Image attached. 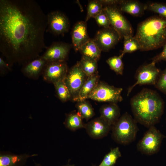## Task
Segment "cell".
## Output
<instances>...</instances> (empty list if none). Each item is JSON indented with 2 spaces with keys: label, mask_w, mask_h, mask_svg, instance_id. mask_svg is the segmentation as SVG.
I'll return each mask as SVG.
<instances>
[{
  "label": "cell",
  "mask_w": 166,
  "mask_h": 166,
  "mask_svg": "<svg viewBox=\"0 0 166 166\" xmlns=\"http://www.w3.org/2000/svg\"><path fill=\"white\" fill-rule=\"evenodd\" d=\"M156 64L152 62L143 65L137 70L136 78V81L129 87L127 95H129L134 87L139 85H155L160 73V70L156 66Z\"/></svg>",
  "instance_id": "9c48e42d"
},
{
  "label": "cell",
  "mask_w": 166,
  "mask_h": 166,
  "mask_svg": "<svg viewBox=\"0 0 166 166\" xmlns=\"http://www.w3.org/2000/svg\"><path fill=\"white\" fill-rule=\"evenodd\" d=\"M35 163V166H42L41 164L39 163H37L34 162Z\"/></svg>",
  "instance_id": "8d00e7d4"
},
{
  "label": "cell",
  "mask_w": 166,
  "mask_h": 166,
  "mask_svg": "<svg viewBox=\"0 0 166 166\" xmlns=\"http://www.w3.org/2000/svg\"><path fill=\"white\" fill-rule=\"evenodd\" d=\"M100 117L112 126L119 119L120 110L117 104L110 103L102 106L100 110Z\"/></svg>",
  "instance_id": "e0dca14e"
},
{
  "label": "cell",
  "mask_w": 166,
  "mask_h": 166,
  "mask_svg": "<svg viewBox=\"0 0 166 166\" xmlns=\"http://www.w3.org/2000/svg\"><path fill=\"white\" fill-rule=\"evenodd\" d=\"M111 129L113 140L118 143L124 145L133 141L138 130L137 122L127 112L120 117L112 126Z\"/></svg>",
  "instance_id": "277c9868"
},
{
  "label": "cell",
  "mask_w": 166,
  "mask_h": 166,
  "mask_svg": "<svg viewBox=\"0 0 166 166\" xmlns=\"http://www.w3.org/2000/svg\"><path fill=\"white\" fill-rule=\"evenodd\" d=\"M103 10L108 18L111 26L121 38L133 36V31L131 25L117 6H106Z\"/></svg>",
  "instance_id": "5b68a950"
},
{
  "label": "cell",
  "mask_w": 166,
  "mask_h": 166,
  "mask_svg": "<svg viewBox=\"0 0 166 166\" xmlns=\"http://www.w3.org/2000/svg\"><path fill=\"white\" fill-rule=\"evenodd\" d=\"M47 15L33 0H0V51L10 65L38 57L47 48Z\"/></svg>",
  "instance_id": "6da1fadb"
},
{
  "label": "cell",
  "mask_w": 166,
  "mask_h": 166,
  "mask_svg": "<svg viewBox=\"0 0 166 166\" xmlns=\"http://www.w3.org/2000/svg\"><path fill=\"white\" fill-rule=\"evenodd\" d=\"M53 84L57 95L61 101H66L71 98L69 91L64 80L58 81Z\"/></svg>",
  "instance_id": "f1b7e54d"
},
{
  "label": "cell",
  "mask_w": 166,
  "mask_h": 166,
  "mask_svg": "<svg viewBox=\"0 0 166 166\" xmlns=\"http://www.w3.org/2000/svg\"><path fill=\"white\" fill-rule=\"evenodd\" d=\"M123 0H99L100 2L103 5L105 6H117L120 5Z\"/></svg>",
  "instance_id": "836d02e7"
},
{
  "label": "cell",
  "mask_w": 166,
  "mask_h": 166,
  "mask_svg": "<svg viewBox=\"0 0 166 166\" xmlns=\"http://www.w3.org/2000/svg\"><path fill=\"white\" fill-rule=\"evenodd\" d=\"M87 77L81 69L79 61L68 71L64 81L73 100L77 97Z\"/></svg>",
  "instance_id": "ba28073f"
},
{
  "label": "cell",
  "mask_w": 166,
  "mask_h": 166,
  "mask_svg": "<svg viewBox=\"0 0 166 166\" xmlns=\"http://www.w3.org/2000/svg\"><path fill=\"white\" fill-rule=\"evenodd\" d=\"M94 18L98 25L100 27H102L103 28L111 27L108 18L103 9L101 12L96 16Z\"/></svg>",
  "instance_id": "4dcf8cb0"
},
{
  "label": "cell",
  "mask_w": 166,
  "mask_h": 166,
  "mask_svg": "<svg viewBox=\"0 0 166 166\" xmlns=\"http://www.w3.org/2000/svg\"><path fill=\"white\" fill-rule=\"evenodd\" d=\"M155 86L160 91L166 94V68L160 72Z\"/></svg>",
  "instance_id": "1f68e13d"
},
{
  "label": "cell",
  "mask_w": 166,
  "mask_h": 166,
  "mask_svg": "<svg viewBox=\"0 0 166 166\" xmlns=\"http://www.w3.org/2000/svg\"><path fill=\"white\" fill-rule=\"evenodd\" d=\"M99 78L98 74L88 77L77 97L73 101L78 102L87 99L89 95L99 82Z\"/></svg>",
  "instance_id": "ac0fdd59"
},
{
  "label": "cell",
  "mask_w": 166,
  "mask_h": 166,
  "mask_svg": "<svg viewBox=\"0 0 166 166\" xmlns=\"http://www.w3.org/2000/svg\"><path fill=\"white\" fill-rule=\"evenodd\" d=\"M47 26L46 31L56 35H63L68 32L69 22L67 17L59 11L49 12L47 15Z\"/></svg>",
  "instance_id": "30bf717a"
},
{
  "label": "cell",
  "mask_w": 166,
  "mask_h": 166,
  "mask_svg": "<svg viewBox=\"0 0 166 166\" xmlns=\"http://www.w3.org/2000/svg\"><path fill=\"white\" fill-rule=\"evenodd\" d=\"M164 137L154 126L148 128L137 144V150L141 153L152 155L159 151Z\"/></svg>",
  "instance_id": "52a82bcc"
},
{
  "label": "cell",
  "mask_w": 166,
  "mask_h": 166,
  "mask_svg": "<svg viewBox=\"0 0 166 166\" xmlns=\"http://www.w3.org/2000/svg\"><path fill=\"white\" fill-rule=\"evenodd\" d=\"M76 106L82 118L85 119L86 121L92 118L94 115L93 107L87 101L78 102Z\"/></svg>",
  "instance_id": "cb8c5ba5"
},
{
  "label": "cell",
  "mask_w": 166,
  "mask_h": 166,
  "mask_svg": "<svg viewBox=\"0 0 166 166\" xmlns=\"http://www.w3.org/2000/svg\"><path fill=\"white\" fill-rule=\"evenodd\" d=\"M44 70L45 80L53 84L64 80L68 71L65 61L47 62Z\"/></svg>",
  "instance_id": "8fae6325"
},
{
  "label": "cell",
  "mask_w": 166,
  "mask_h": 166,
  "mask_svg": "<svg viewBox=\"0 0 166 166\" xmlns=\"http://www.w3.org/2000/svg\"><path fill=\"white\" fill-rule=\"evenodd\" d=\"M141 51L153 50L164 45L166 42V19L153 16L140 22L135 36Z\"/></svg>",
  "instance_id": "3957f363"
},
{
  "label": "cell",
  "mask_w": 166,
  "mask_h": 166,
  "mask_svg": "<svg viewBox=\"0 0 166 166\" xmlns=\"http://www.w3.org/2000/svg\"><path fill=\"white\" fill-rule=\"evenodd\" d=\"M164 45L162 52L152 59V62L156 64L161 61H166V42Z\"/></svg>",
  "instance_id": "d6a6232c"
},
{
  "label": "cell",
  "mask_w": 166,
  "mask_h": 166,
  "mask_svg": "<svg viewBox=\"0 0 166 166\" xmlns=\"http://www.w3.org/2000/svg\"><path fill=\"white\" fill-rule=\"evenodd\" d=\"M83 119L78 112L74 111L66 116L64 124L66 128L71 131H75L85 128V124L83 123Z\"/></svg>",
  "instance_id": "7402d4cb"
},
{
  "label": "cell",
  "mask_w": 166,
  "mask_h": 166,
  "mask_svg": "<svg viewBox=\"0 0 166 166\" xmlns=\"http://www.w3.org/2000/svg\"><path fill=\"white\" fill-rule=\"evenodd\" d=\"M121 38L119 34L110 27L99 30L93 40L101 51H108Z\"/></svg>",
  "instance_id": "7c38bea8"
},
{
  "label": "cell",
  "mask_w": 166,
  "mask_h": 166,
  "mask_svg": "<svg viewBox=\"0 0 166 166\" xmlns=\"http://www.w3.org/2000/svg\"><path fill=\"white\" fill-rule=\"evenodd\" d=\"M122 90V88L116 87L103 82H99L87 99L99 102L117 104L123 100L121 95Z\"/></svg>",
  "instance_id": "8992f818"
},
{
  "label": "cell",
  "mask_w": 166,
  "mask_h": 166,
  "mask_svg": "<svg viewBox=\"0 0 166 166\" xmlns=\"http://www.w3.org/2000/svg\"><path fill=\"white\" fill-rule=\"evenodd\" d=\"M112 126L100 116L85 124V128L88 135L94 139H100L107 135Z\"/></svg>",
  "instance_id": "5bb4252c"
},
{
  "label": "cell",
  "mask_w": 166,
  "mask_h": 166,
  "mask_svg": "<svg viewBox=\"0 0 166 166\" xmlns=\"http://www.w3.org/2000/svg\"><path fill=\"white\" fill-rule=\"evenodd\" d=\"M124 39V46L121 53L122 54L124 55L126 53H131L140 50V44L134 37H128Z\"/></svg>",
  "instance_id": "83f0119b"
},
{
  "label": "cell",
  "mask_w": 166,
  "mask_h": 166,
  "mask_svg": "<svg viewBox=\"0 0 166 166\" xmlns=\"http://www.w3.org/2000/svg\"><path fill=\"white\" fill-rule=\"evenodd\" d=\"M73 46L76 51H79L81 46L90 39L87 31L85 22L80 21L74 26L71 32Z\"/></svg>",
  "instance_id": "9a60e30c"
},
{
  "label": "cell",
  "mask_w": 166,
  "mask_h": 166,
  "mask_svg": "<svg viewBox=\"0 0 166 166\" xmlns=\"http://www.w3.org/2000/svg\"><path fill=\"white\" fill-rule=\"evenodd\" d=\"M121 155L118 147L114 148L105 155L102 161L98 166H113Z\"/></svg>",
  "instance_id": "d4e9b609"
},
{
  "label": "cell",
  "mask_w": 166,
  "mask_h": 166,
  "mask_svg": "<svg viewBox=\"0 0 166 166\" xmlns=\"http://www.w3.org/2000/svg\"><path fill=\"white\" fill-rule=\"evenodd\" d=\"M147 9L166 19V4L158 2L152 3L146 6Z\"/></svg>",
  "instance_id": "f546056e"
},
{
  "label": "cell",
  "mask_w": 166,
  "mask_h": 166,
  "mask_svg": "<svg viewBox=\"0 0 166 166\" xmlns=\"http://www.w3.org/2000/svg\"><path fill=\"white\" fill-rule=\"evenodd\" d=\"M130 104L135 120L148 128L159 122L163 112V100L151 89H143L132 97Z\"/></svg>",
  "instance_id": "7a4b0ae2"
},
{
  "label": "cell",
  "mask_w": 166,
  "mask_h": 166,
  "mask_svg": "<svg viewBox=\"0 0 166 166\" xmlns=\"http://www.w3.org/2000/svg\"><path fill=\"white\" fill-rule=\"evenodd\" d=\"M10 65L7 63L2 57H0V70L3 71L6 70H10Z\"/></svg>",
  "instance_id": "e575fe53"
},
{
  "label": "cell",
  "mask_w": 166,
  "mask_h": 166,
  "mask_svg": "<svg viewBox=\"0 0 166 166\" xmlns=\"http://www.w3.org/2000/svg\"><path fill=\"white\" fill-rule=\"evenodd\" d=\"M37 155L35 154L17 155L8 152L1 153L0 166H24L29 158Z\"/></svg>",
  "instance_id": "2e32d148"
},
{
  "label": "cell",
  "mask_w": 166,
  "mask_h": 166,
  "mask_svg": "<svg viewBox=\"0 0 166 166\" xmlns=\"http://www.w3.org/2000/svg\"><path fill=\"white\" fill-rule=\"evenodd\" d=\"M71 48L68 44L55 42L46 48L41 57L47 62L65 61Z\"/></svg>",
  "instance_id": "4fadbf2b"
},
{
  "label": "cell",
  "mask_w": 166,
  "mask_h": 166,
  "mask_svg": "<svg viewBox=\"0 0 166 166\" xmlns=\"http://www.w3.org/2000/svg\"><path fill=\"white\" fill-rule=\"evenodd\" d=\"M47 62L41 57H38L26 63L23 71L27 75L35 77L44 69Z\"/></svg>",
  "instance_id": "44dd1931"
},
{
  "label": "cell",
  "mask_w": 166,
  "mask_h": 166,
  "mask_svg": "<svg viewBox=\"0 0 166 166\" xmlns=\"http://www.w3.org/2000/svg\"><path fill=\"white\" fill-rule=\"evenodd\" d=\"M123 56L121 53L118 56L110 57L106 60L110 68L117 74L122 75L123 74L124 64L122 58Z\"/></svg>",
  "instance_id": "4316f807"
},
{
  "label": "cell",
  "mask_w": 166,
  "mask_h": 166,
  "mask_svg": "<svg viewBox=\"0 0 166 166\" xmlns=\"http://www.w3.org/2000/svg\"><path fill=\"white\" fill-rule=\"evenodd\" d=\"M103 5L99 0L89 1L87 8V14L85 22L91 18H94L103 11Z\"/></svg>",
  "instance_id": "484cf974"
},
{
  "label": "cell",
  "mask_w": 166,
  "mask_h": 166,
  "mask_svg": "<svg viewBox=\"0 0 166 166\" xmlns=\"http://www.w3.org/2000/svg\"><path fill=\"white\" fill-rule=\"evenodd\" d=\"M74 166V164H70L69 163H68L67 164H66V165H63V166Z\"/></svg>",
  "instance_id": "d590c367"
},
{
  "label": "cell",
  "mask_w": 166,
  "mask_h": 166,
  "mask_svg": "<svg viewBox=\"0 0 166 166\" xmlns=\"http://www.w3.org/2000/svg\"><path fill=\"white\" fill-rule=\"evenodd\" d=\"M82 56L97 61L100 58L101 51L94 41L90 39L79 49Z\"/></svg>",
  "instance_id": "ffe728a7"
},
{
  "label": "cell",
  "mask_w": 166,
  "mask_h": 166,
  "mask_svg": "<svg viewBox=\"0 0 166 166\" xmlns=\"http://www.w3.org/2000/svg\"><path fill=\"white\" fill-rule=\"evenodd\" d=\"M97 61L82 56L79 62L81 69L87 77L98 74Z\"/></svg>",
  "instance_id": "603a6c76"
},
{
  "label": "cell",
  "mask_w": 166,
  "mask_h": 166,
  "mask_svg": "<svg viewBox=\"0 0 166 166\" xmlns=\"http://www.w3.org/2000/svg\"><path fill=\"white\" fill-rule=\"evenodd\" d=\"M121 11L134 16H140L146 9V6L135 0H123L119 5Z\"/></svg>",
  "instance_id": "d6986e66"
}]
</instances>
